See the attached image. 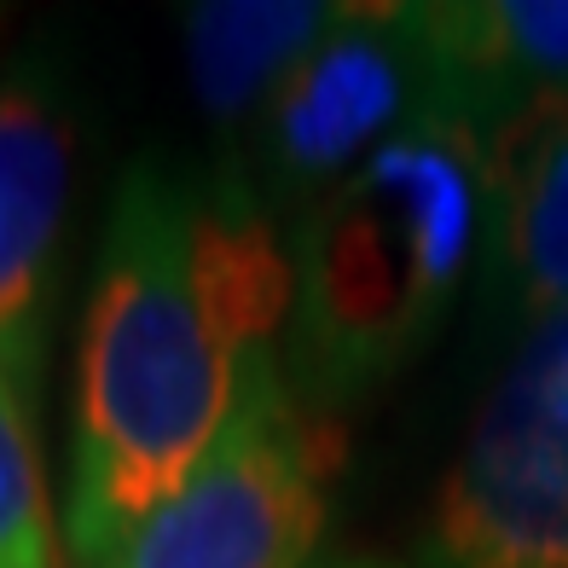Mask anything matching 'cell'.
<instances>
[{"label": "cell", "instance_id": "obj_5", "mask_svg": "<svg viewBox=\"0 0 568 568\" xmlns=\"http://www.w3.org/2000/svg\"><path fill=\"white\" fill-rule=\"evenodd\" d=\"M429 105L435 64L424 7H343L331 36L278 88L239 169L291 226Z\"/></svg>", "mask_w": 568, "mask_h": 568}, {"label": "cell", "instance_id": "obj_7", "mask_svg": "<svg viewBox=\"0 0 568 568\" xmlns=\"http://www.w3.org/2000/svg\"><path fill=\"white\" fill-rule=\"evenodd\" d=\"M481 158V307L499 325L534 331L568 307V105L523 116L487 140Z\"/></svg>", "mask_w": 568, "mask_h": 568}, {"label": "cell", "instance_id": "obj_8", "mask_svg": "<svg viewBox=\"0 0 568 568\" xmlns=\"http://www.w3.org/2000/svg\"><path fill=\"white\" fill-rule=\"evenodd\" d=\"M435 105L487 145L494 134L568 105V0H470L424 7Z\"/></svg>", "mask_w": 568, "mask_h": 568}, {"label": "cell", "instance_id": "obj_3", "mask_svg": "<svg viewBox=\"0 0 568 568\" xmlns=\"http://www.w3.org/2000/svg\"><path fill=\"white\" fill-rule=\"evenodd\" d=\"M348 470L343 418L314 412L284 354L244 389L215 453L99 568H307Z\"/></svg>", "mask_w": 568, "mask_h": 568}, {"label": "cell", "instance_id": "obj_4", "mask_svg": "<svg viewBox=\"0 0 568 568\" xmlns=\"http://www.w3.org/2000/svg\"><path fill=\"white\" fill-rule=\"evenodd\" d=\"M424 568H568V307L523 331L435 487Z\"/></svg>", "mask_w": 568, "mask_h": 568}, {"label": "cell", "instance_id": "obj_2", "mask_svg": "<svg viewBox=\"0 0 568 568\" xmlns=\"http://www.w3.org/2000/svg\"><path fill=\"white\" fill-rule=\"evenodd\" d=\"M481 140L458 116L424 111L291 221V389L343 418L395 383L453 314L481 262Z\"/></svg>", "mask_w": 568, "mask_h": 568}, {"label": "cell", "instance_id": "obj_11", "mask_svg": "<svg viewBox=\"0 0 568 568\" xmlns=\"http://www.w3.org/2000/svg\"><path fill=\"white\" fill-rule=\"evenodd\" d=\"M325 568H395V562H325Z\"/></svg>", "mask_w": 568, "mask_h": 568}, {"label": "cell", "instance_id": "obj_10", "mask_svg": "<svg viewBox=\"0 0 568 568\" xmlns=\"http://www.w3.org/2000/svg\"><path fill=\"white\" fill-rule=\"evenodd\" d=\"M0 568H64L30 429V395L7 372H0Z\"/></svg>", "mask_w": 568, "mask_h": 568}, {"label": "cell", "instance_id": "obj_9", "mask_svg": "<svg viewBox=\"0 0 568 568\" xmlns=\"http://www.w3.org/2000/svg\"><path fill=\"white\" fill-rule=\"evenodd\" d=\"M337 18L343 7H320V0H197V7H180L186 82L215 140L210 163L239 169L278 88L331 36Z\"/></svg>", "mask_w": 568, "mask_h": 568}, {"label": "cell", "instance_id": "obj_1", "mask_svg": "<svg viewBox=\"0 0 568 568\" xmlns=\"http://www.w3.org/2000/svg\"><path fill=\"white\" fill-rule=\"evenodd\" d=\"M291 239L250 174L128 163L88 284L70 412V557L99 568L215 453L291 325Z\"/></svg>", "mask_w": 568, "mask_h": 568}, {"label": "cell", "instance_id": "obj_6", "mask_svg": "<svg viewBox=\"0 0 568 568\" xmlns=\"http://www.w3.org/2000/svg\"><path fill=\"white\" fill-rule=\"evenodd\" d=\"M75 174V111L47 64L0 75V372L23 395L53 343L64 226Z\"/></svg>", "mask_w": 568, "mask_h": 568}]
</instances>
